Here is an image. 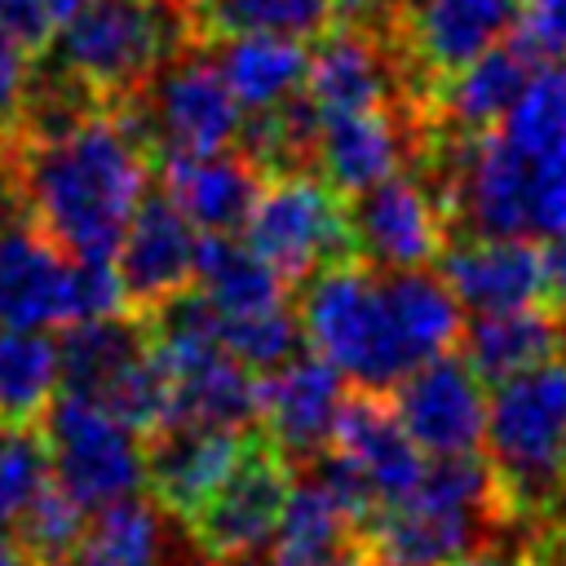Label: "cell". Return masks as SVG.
<instances>
[{"mask_svg": "<svg viewBox=\"0 0 566 566\" xmlns=\"http://www.w3.org/2000/svg\"><path fill=\"white\" fill-rule=\"evenodd\" d=\"M4 164L27 221L71 261H111L150 186L146 146L106 106L49 142L4 133Z\"/></svg>", "mask_w": 566, "mask_h": 566, "instance_id": "cell-1", "label": "cell"}, {"mask_svg": "<svg viewBox=\"0 0 566 566\" xmlns=\"http://www.w3.org/2000/svg\"><path fill=\"white\" fill-rule=\"evenodd\" d=\"M482 447L504 522L557 517L566 504V358L491 385Z\"/></svg>", "mask_w": 566, "mask_h": 566, "instance_id": "cell-2", "label": "cell"}, {"mask_svg": "<svg viewBox=\"0 0 566 566\" xmlns=\"http://www.w3.org/2000/svg\"><path fill=\"white\" fill-rule=\"evenodd\" d=\"M49 49L66 71H75L97 97L119 102L146 88L168 53L190 35L186 0H84Z\"/></svg>", "mask_w": 566, "mask_h": 566, "instance_id": "cell-3", "label": "cell"}, {"mask_svg": "<svg viewBox=\"0 0 566 566\" xmlns=\"http://www.w3.org/2000/svg\"><path fill=\"white\" fill-rule=\"evenodd\" d=\"M296 318L314 354H323L358 389L385 394L416 367L389 327L376 270L358 256L332 261L318 274H310L301 283Z\"/></svg>", "mask_w": 566, "mask_h": 566, "instance_id": "cell-4", "label": "cell"}, {"mask_svg": "<svg viewBox=\"0 0 566 566\" xmlns=\"http://www.w3.org/2000/svg\"><path fill=\"white\" fill-rule=\"evenodd\" d=\"M106 111L146 146L150 168L164 155H208L230 146L243 115L217 71L208 40H186L159 62L146 88L106 102Z\"/></svg>", "mask_w": 566, "mask_h": 566, "instance_id": "cell-5", "label": "cell"}, {"mask_svg": "<svg viewBox=\"0 0 566 566\" xmlns=\"http://www.w3.org/2000/svg\"><path fill=\"white\" fill-rule=\"evenodd\" d=\"M522 0H389L376 18L402 71V111L420 115L433 84L517 31Z\"/></svg>", "mask_w": 566, "mask_h": 566, "instance_id": "cell-6", "label": "cell"}, {"mask_svg": "<svg viewBox=\"0 0 566 566\" xmlns=\"http://www.w3.org/2000/svg\"><path fill=\"white\" fill-rule=\"evenodd\" d=\"M243 243L261 252L287 287H301L323 265L354 256L345 199L314 172L270 177L243 221Z\"/></svg>", "mask_w": 566, "mask_h": 566, "instance_id": "cell-7", "label": "cell"}, {"mask_svg": "<svg viewBox=\"0 0 566 566\" xmlns=\"http://www.w3.org/2000/svg\"><path fill=\"white\" fill-rule=\"evenodd\" d=\"M292 478L283 451L261 429H248L226 482L195 509V517H186V535L217 566H252L279 526Z\"/></svg>", "mask_w": 566, "mask_h": 566, "instance_id": "cell-8", "label": "cell"}, {"mask_svg": "<svg viewBox=\"0 0 566 566\" xmlns=\"http://www.w3.org/2000/svg\"><path fill=\"white\" fill-rule=\"evenodd\" d=\"M35 424L44 433L53 478L84 509H102L124 495H137V486L146 482L137 433L124 429L102 402L62 389L49 398Z\"/></svg>", "mask_w": 566, "mask_h": 566, "instance_id": "cell-9", "label": "cell"}, {"mask_svg": "<svg viewBox=\"0 0 566 566\" xmlns=\"http://www.w3.org/2000/svg\"><path fill=\"white\" fill-rule=\"evenodd\" d=\"M354 256L371 270H411L438 261L451 239L442 199L420 172H389L385 181L345 199Z\"/></svg>", "mask_w": 566, "mask_h": 566, "instance_id": "cell-10", "label": "cell"}, {"mask_svg": "<svg viewBox=\"0 0 566 566\" xmlns=\"http://www.w3.org/2000/svg\"><path fill=\"white\" fill-rule=\"evenodd\" d=\"M394 416L424 455L478 451L486 429V385L464 354H438L394 385Z\"/></svg>", "mask_w": 566, "mask_h": 566, "instance_id": "cell-11", "label": "cell"}, {"mask_svg": "<svg viewBox=\"0 0 566 566\" xmlns=\"http://www.w3.org/2000/svg\"><path fill=\"white\" fill-rule=\"evenodd\" d=\"M195 252H199L195 221L159 186L155 190L146 186L115 243V274L124 287V305L146 314L168 296L195 287Z\"/></svg>", "mask_w": 566, "mask_h": 566, "instance_id": "cell-12", "label": "cell"}, {"mask_svg": "<svg viewBox=\"0 0 566 566\" xmlns=\"http://www.w3.org/2000/svg\"><path fill=\"white\" fill-rule=\"evenodd\" d=\"M305 93L318 106V115L402 106V71L385 27L376 18L332 22L310 49Z\"/></svg>", "mask_w": 566, "mask_h": 566, "instance_id": "cell-13", "label": "cell"}, {"mask_svg": "<svg viewBox=\"0 0 566 566\" xmlns=\"http://www.w3.org/2000/svg\"><path fill=\"white\" fill-rule=\"evenodd\" d=\"M345 398V376L323 354H296L274 371H261L256 380V420L261 433L283 451L292 464H310L318 451H327L336 407Z\"/></svg>", "mask_w": 566, "mask_h": 566, "instance_id": "cell-14", "label": "cell"}, {"mask_svg": "<svg viewBox=\"0 0 566 566\" xmlns=\"http://www.w3.org/2000/svg\"><path fill=\"white\" fill-rule=\"evenodd\" d=\"M252 429V424H248ZM248 429H230V424H203V420H168L164 429H155L146 438V486L150 500L186 522L195 517V509L226 482V473L234 469Z\"/></svg>", "mask_w": 566, "mask_h": 566, "instance_id": "cell-15", "label": "cell"}, {"mask_svg": "<svg viewBox=\"0 0 566 566\" xmlns=\"http://www.w3.org/2000/svg\"><path fill=\"white\" fill-rule=\"evenodd\" d=\"M327 451H336L345 464H354V473L367 482L376 509L411 495L424 473V451L398 424L394 402H385V394L358 389V385L345 389V398L336 407Z\"/></svg>", "mask_w": 566, "mask_h": 566, "instance_id": "cell-16", "label": "cell"}, {"mask_svg": "<svg viewBox=\"0 0 566 566\" xmlns=\"http://www.w3.org/2000/svg\"><path fill=\"white\" fill-rule=\"evenodd\" d=\"M416 146H420V124L402 106L323 115L314 172L340 199H349V195L385 181L389 172L407 168L416 159Z\"/></svg>", "mask_w": 566, "mask_h": 566, "instance_id": "cell-17", "label": "cell"}, {"mask_svg": "<svg viewBox=\"0 0 566 566\" xmlns=\"http://www.w3.org/2000/svg\"><path fill=\"white\" fill-rule=\"evenodd\" d=\"M438 274L451 287V296L473 314L513 310L539 301L544 292L539 248L531 239H509V234L455 230L438 252Z\"/></svg>", "mask_w": 566, "mask_h": 566, "instance_id": "cell-18", "label": "cell"}, {"mask_svg": "<svg viewBox=\"0 0 566 566\" xmlns=\"http://www.w3.org/2000/svg\"><path fill=\"white\" fill-rule=\"evenodd\" d=\"M535 62H539L535 49L513 31L509 40L491 44L486 53H478L473 62L451 71L442 84H433V93L424 97L416 119L429 128H442V133H464V137L495 128L504 119V111L517 102Z\"/></svg>", "mask_w": 566, "mask_h": 566, "instance_id": "cell-19", "label": "cell"}, {"mask_svg": "<svg viewBox=\"0 0 566 566\" xmlns=\"http://www.w3.org/2000/svg\"><path fill=\"white\" fill-rule=\"evenodd\" d=\"M155 177L159 190L203 234H239L265 186V172L234 146L208 155H164L155 164Z\"/></svg>", "mask_w": 566, "mask_h": 566, "instance_id": "cell-20", "label": "cell"}, {"mask_svg": "<svg viewBox=\"0 0 566 566\" xmlns=\"http://www.w3.org/2000/svg\"><path fill=\"white\" fill-rule=\"evenodd\" d=\"M71 256L57 252L31 221L0 230V323L4 327H62L66 323Z\"/></svg>", "mask_w": 566, "mask_h": 566, "instance_id": "cell-21", "label": "cell"}, {"mask_svg": "<svg viewBox=\"0 0 566 566\" xmlns=\"http://www.w3.org/2000/svg\"><path fill=\"white\" fill-rule=\"evenodd\" d=\"M460 345H464V363L491 389L509 376H522V371L548 363V358H562L566 327H562V314L553 305L526 301V305H513V310L478 314L460 332Z\"/></svg>", "mask_w": 566, "mask_h": 566, "instance_id": "cell-22", "label": "cell"}, {"mask_svg": "<svg viewBox=\"0 0 566 566\" xmlns=\"http://www.w3.org/2000/svg\"><path fill=\"white\" fill-rule=\"evenodd\" d=\"M265 566H363L354 517L305 473L292 478L279 526L261 553Z\"/></svg>", "mask_w": 566, "mask_h": 566, "instance_id": "cell-23", "label": "cell"}, {"mask_svg": "<svg viewBox=\"0 0 566 566\" xmlns=\"http://www.w3.org/2000/svg\"><path fill=\"white\" fill-rule=\"evenodd\" d=\"M380 279V301L389 314V327L398 345L407 349L411 363L451 354L464 332V305L451 296L438 270L411 265V270H385Z\"/></svg>", "mask_w": 566, "mask_h": 566, "instance_id": "cell-24", "label": "cell"}, {"mask_svg": "<svg viewBox=\"0 0 566 566\" xmlns=\"http://www.w3.org/2000/svg\"><path fill=\"white\" fill-rule=\"evenodd\" d=\"M57 345V380L66 394H84V398H102V389L150 349V332L146 318L137 310H115L102 318H80L66 323Z\"/></svg>", "mask_w": 566, "mask_h": 566, "instance_id": "cell-25", "label": "cell"}, {"mask_svg": "<svg viewBox=\"0 0 566 566\" xmlns=\"http://www.w3.org/2000/svg\"><path fill=\"white\" fill-rule=\"evenodd\" d=\"M217 71L230 88V97L239 102V111H265L274 102H283L287 93L305 88V66H310V49L305 40H287V35H226V40H208Z\"/></svg>", "mask_w": 566, "mask_h": 566, "instance_id": "cell-26", "label": "cell"}, {"mask_svg": "<svg viewBox=\"0 0 566 566\" xmlns=\"http://www.w3.org/2000/svg\"><path fill=\"white\" fill-rule=\"evenodd\" d=\"M195 287L221 310V314H256L287 305V279L239 234H203L195 252Z\"/></svg>", "mask_w": 566, "mask_h": 566, "instance_id": "cell-27", "label": "cell"}, {"mask_svg": "<svg viewBox=\"0 0 566 566\" xmlns=\"http://www.w3.org/2000/svg\"><path fill=\"white\" fill-rule=\"evenodd\" d=\"M168 376H172V420H203L230 429H248L256 420V371L230 358L226 345L172 367Z\"/></svg>", "mask_w": 566, "mask_h": 566, "instance_id": "cell-28", "label": "cell"}, {"mask_svg": "<svg viewBox=\"0 0 566 566\" xmlns=\"http://www.w3.org/2000/svg\"><path fill=\"white\" fill-rule=\"evenodd\" d=\"M195 40L287 35L318 40L332 27V0H186Z\"/></svg>", "mask_w": 566, "mask_h": 566, "instance_id": "cell-29", "label": "cell"}, {"mask_svg": "<svg viewBox=\"0 0 566 566\" xmlns=\"http://www.w3.org/2000/svg\"><path fill=\"white\" fill-rule=\"evenodd\" d=\"M57 389V345L44 327L0 323V424H35Z\"/></svg>", "mask_w": 566, "mask_h": 566, "instance_id": "cell-30", "label": "cell"}, {"mask_svg": "<svg viewBox=\"0 0 566 566\" xmlns=\"http://www.w3.org/2000/svg\"><path fill=\"white\" fill-rule=\"evenodd\" d=\"M84 504L57 482V478H49L40 491H35V500L4 526L9 535H13V544L35 562V566H62L71 553H75V544H80V535H84Z\"/></svg>", "mask_w": 566, "mask_h": 566, "instance_id": "cell-31", "label": "cell"}, {"mask_svg": "<svg viewBox=\"0 0 566 566\" xmlns=\"http://www.w3.org/2000/svg\"><path fill=\"white\" fill-rule=\"evenodd\" d=\"M221 345L248 371H274L301 354L305 332L287 305H274L256 314H221Z\"/></svg>", "mask_w": 566, "mask_h": 566, "instance_id": "cell-32", "label": "cell"}, {"mask_svg": "<svg viewBox=\"0 0 566 566\" xmlns=\"http://www.w3.org/2000/svg\"><path fill=\"white\" fill-rule=\"evenodd\" d=\"M124 429H133L137 438H150L155 429H164L172 420V376L164 371V363L146 349L137 363H128L97 398Z\"/></svg>", "mask_w": 566, "mask_h": 566, "instance_id": "cell-33", "label": "cell"}, {"mask_svg": "<svg viewBox=\"0 0 566 566\" xmlns=\"http://www.w3.org/2000/svg\"><path fill=\"white\" fill-rule=\"evenodd\" d=\"M49 478L53 464L40 424H13L0 438V526H9Z\"/></svg>", "mask_w": 566, "mask_h": 566, "instance_id": "cell-34", "label": "cell"}, {"mask_svg": "<svg viewBox=\"0 0 566 566\" xmlns=\"http://www.w3.org/2000/svg\"><path fill=\"white\" fill-rule=\"evenodd\" d=\"M115 310H128V305H124V287H119V274L111 270V261H71L66 323L102 318V314H115Z\"/></svg>", "mask_w": 566, "mask_h": 566, "instance_id": "cell-35", "label": "cell"}, {"mask_svg": "<svg viewBox=\"0 0 566 566\" xmlns=\"http://www.w3.org/2000/svg\"><path fill=\"white\" fill-rule=\"evenodd\" d=\"M517 35L535 57H566V0H522Z\"/></svg>", "mask_w": 566, "mask_h": 566, "instance_id": "cell-36", "label": "cell"}, {"mask_svg": "<svg viewBox=\"0 0 566 566\" xmlns=\"http://www.w3.org/2000/svg\"><path fill=\"white\" fill-rule=\"evenodd\" d=\"M0 31L31 53L53 44V13L44 0H0Z\"/></svg>", "mask_w": 566, "mask_h": 566, "instance_id": "cell-37", "label": "cell"}, {"mask_svg": "<svg viewBox=\"0 0 566 566\" xmlns=\"http://www.w3.org/2000/svg\"><path fill=\"white\" fill-rule=\"evenodd\" d=\"M31 49H22L18 40H9L4 31H0V124H9L13 119V111H18V102H22V88H27V80H31Z\"/></svg>", "mask_w": 566, "mask_h": 566, "instance_id": "cell-38", "label": "cell"}, {"mask_svg": "<svg viewBox=\"0 0 566 566\" xmlns=\"http://www.w3.org/2000/svg\"><path fill=\"white\" fill-rule=\"evenodd\" d=\"M539 274H544L539 301L553 305L557 314H566V230L544 239V248H539Z\"/></svg>", "mask_w": 566, "mask_h": 566, "instance_id": "cell-39", "label": "cell"}, {"mask_svg": "<svg viewBox=\"0 0 566 566\" xmlns=\"http://www.w3.org/2000/svg\"><path fill=\"white\" fill-rule=\"evenodd\" d=\"M442 566H535V557L531 553H522V557H513V553H491V548H482V553H460V557H451V562H442Z\"/></svg>", "mask_w": 566, "mask_h": 566, "instance_id": "cell-40", "label": "cell"}, {"mask_svg": "<svg viewBox=\"0 0 566 566\" xmlns=\"http://www.w3.org/2000/svg\"><path fill=\"white\" fill-rule=\"evenodd\" d=\"M0 566H35L18 544H13V535L0 526Z\"/></svg>", "mask_w": 566, "mask_h": 566, "instance_id": "cell-41", "label": "cell"}, {"mask_svg": "<svg viewBox=\"0 0 566 566\" xmlns=\"http://www.w3.org/2000/svg\"><path fill=\"white\" fill-rule=\"evenodd\" d=\"M44 4H49V13H53V27H57V22H66L84 0H44Z\"/></svg>", "mask_w": 566, "mask_h": 566, "instance_id": "cell-42", "label": "cell"}, {"mask_svg": "<svg viewBox=\"0 0 566 566\" xmlns=\"http://www.w3.org/2000/svg\"><path fill=\"white\" fill-rule=\"evenodd\" d=\"M557 513H562V526H553V531H557V535H566V504H562Z\"/></svg>", "mask_w": 566, "mask_h": 566, "instance_id": "cell-43", "label": "cell"}, {"mask_svg": "<svg viewBox=\"0 0 566 566\" xmlns=\"http://www.w3.org/2000/svg\"><path fill=\"white\" fill-rule=\"evenodd\" d=\"M0 159H4V124H0Z\"/></svg>", "mask_w": 566, "mask_h": 566, "instance_id": "cell-44", "label": "cell"}]
</instances>
